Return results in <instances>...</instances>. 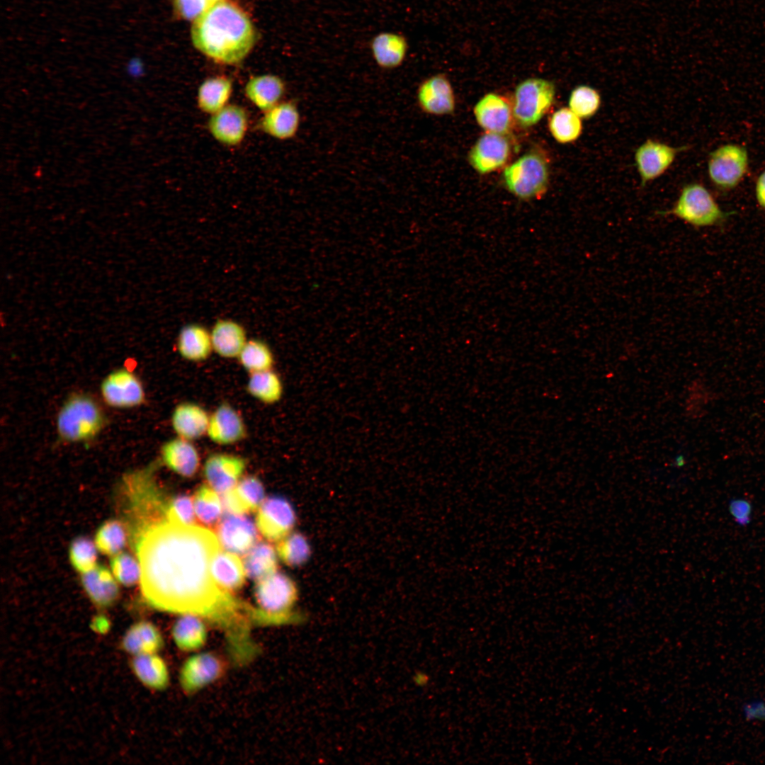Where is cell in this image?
Returning <instances> with one entry per match:
<instances>
[{"label": "cell", "mask_w": 765, "mask_h": 765, "mask_svg": "<svg viewBox=\"0 0 765 765\" xmlns=\"http://www.w3.org/2000/svg\"><path fill=\"white\" fill-rule=\"evenodd\" d=\"M416 99L420 108L426 113L443 115L453 112L455 106L452 86L442 74L433 75L424 80L417 89Z\"/></svg>", "instance_id": "obj_16"}, {"label": "cell", "mask_w": 765, "mask_h": 765, "mask_svg": "<svg viewBox=\"0 0 765 765\" xmlns=\"http://www.w3.org/2000/svg\"><path fill=\"white\" fill-rule=\"evenodd\" d=\"M126 74L132 79H137L142 74V64L137 57L130 58L125 66Z\"/></svg>", "instance_id": "obj_49"}, {"label": "cell", "mask_w": 765, "mask_h": 765, "mask_svg": "<svg viewBox=\"0 0 765 765\" xmlns=\"http://www.w3.org/2000/svg\"><path fill=\"white\" fill-rule=\"evenodd\" d=\"M554 84L541 78H529L516 87L512 101L514 119L522 128L537 124L554 103Z\"/></svg>", "instance_id": "obj_6"}, {"label": "cell", "mask_w": 765, "mask_h": 765, "mask_svg": "<svg viewBox=\"0 0 765 765\" xmlns=\"http://www.w3.org/2000/svg\"><path fill=\"white\" fill-rule=\"evenodd\" d=\"M171 633L176 647L183 652L198 651L208 640L204 620L191 614L181 615L173 625Z\"/></svg>", "instance_id": "obj_31"}, {"label": "cell", "mask_w": 765, "mask_h": 765, "mask_svg": "<svg viewBox=\"0 0 765 765\" xmlns=\"http://www.w3.org/2000/svg\"><path fill=\"white\" fill-rule=\"evenodd\" d=\"M206 434L215 443L232 445L244 439L246 429L238 412L229 403L224 402L210 415Z\"/></svg>", "instance_id": "obj_19"}, {"label": "cell", "mask_w": 765, "mask_h": 765, "mask_svg": "<svg viewBox=\"0 0 765 765\" xmlns=\"http://www.w3.org/2000/svg\"><path fill=\"white\" fill-rule=\"evenodd\" d=\"M110 567L116 580L123 585L132 586L140 581V562L128 553L120 552L113 556Z\"/></svg>", "instance_id": "obj_43"}, {"label": "cell", "mask_w": 765, "mask_h": 765, "mask_svg": "<svg viewBox=\"0 0 765 765\" xmlns=\"http://www.w3.org/2000/svg\"><path fill=\"white\" fill-rule=\"evenodd\" d=\"M116 579L104 566L96 565L82 573L81 583L90 599L97 606L108 607L118 599L119 588Z\"/></svg>", "instance_id": "obj_26"}, {"label": "cell", "mask_w": 765, "mask_h": 765, "mask_svg": "<svg viewBox=\"0 0 765 765\" xmlns=\"http://www.w3.org/2000/svg\"><path fill=\"white\" fill-rule=\"evenodd\" d=\"M676 465L682 467L685 464V458L682 455H679L676 459Z\"/></svg>", "instance_id": "obj_51"}, {"label": "cell", "mask_w": 765, "mask_h": 765, "mask_svg": "<svg viewBox=\"0 0 765 765\" xmlns=\"http://www.w3.org/2000/svg\"><path fill=\"white\" fill-rule=\"evenodd\" d=\"M669 212L697 227L719 225L732 215L723 211L710 191L698 183L686 185Z\"/></svg>", "instance_id": "obj_7"}, {"label": "cell", "mask_w": 765, "mask_h": 765, "mask_svg": "<svg viewBox=\"0 0 765 765\" xmlns=\"http://www.w3.org/2000/svg\"><path fill=\"white\" fill-rule=\"evenodd\" d=\"M568 105L569 108L578 117L587 119L599 110L601 105L600 94L591 86H578L572 91Z\"/></svg>", "instance_id": "obj_41"}, {"label": "cell", "mask_w": 765, "mask_h": 765, "mask_svg": "<svg viewBox=\"0 0 765 765\" xmlns=\"http://www.w3.org/2000/svg\"><path fill=\"white\" fill-rule=\"evenodd\" d=\"M193 506L198 518L208 525L217 521L223 509L221 497L208 484H203L197 489Z\"/></svg>", "instance_id": "obj_39"}, {"label": "cell", "mask_w": 765, "mask_h": 765, "mask_svg": "<svg viewBox=\"0 0 765 765\" xmlns=\"http://www.w3.org/2000/svg\"><path fill=\"white\" fill-rule=\"evenodd\" d=\"M728 511L735 523L742 527L749 525L752 521L753 506L746 498H732L728 502Z\"/></svg>", "instance_id": "obj_47"}, {"label": "cell", "mask_w": 765, "mask_h": 765, "mask_svg": "<svg viewBox=\"0 0 765 765\" xmlns=\"http://www.w3.org/2000/svg\"><path fill=\"white\" fill-rule=\"evenodd\" d=\"M246 467V461L241 456L213 453L205 462L203 474L208 485L222 494L237 485Z\"/></svg>", "instance_id": "obj_14"}, {"label": "cell", "mask_w": 765, "mask_h": 765, "mask_svg": "<svg viewBox=\"0 0 765 765\" xmlns=\"http://www.w3.org/2000/svg\"><path fill=\"white\" fill-rule=\"evenodd\" d=\"M193 501L186 495L169 500L166 509V519L179 525H193L195 522Z\"/></svg>", "instance_id": "obj_44"}, {"label": "cell", "mask_w": 765, "mask_h": 765, "mask_svg": "<svg viewBox=\"0 0 765 765\" xmlns=\"http://www.w3.org/2000/svg\"><path fill=\"white\" fill-rule=\"evenodd\" d=\"M277 554L267 543L255 544L244 559L246 574L257 581L274 573L277 568Z\"/></svg>", "instance_id": "obj_34"}, {"label": "cell", "mask_w": 765, "mask_h": 765, "mask_svg": "<svg viewBox=\"0 0 765 765\" xmlns=\"http://www.w3.org/2000/svg\"><path fill=\"white\" fill-rule=\"evenodd\" d=\"M285 91L286 85L283 79L271 74L251 77L244 87L246 98L263 112L280 103Z\"/></svg>", "instance_id": "obj_25"}, {"label": "cell", "mask_w": 765, "mask_h": 765, "mask_svg": "<svg viewBox=\"0 0 765 765\" xmlns=\"http://www.w3.org/2000/svg\"><path fill=\"white\" fill-rule=\"evenodd\" d=\"M210 415L200 405L183 402L172 412L171 423L177 436L193 441L207 434Z\"/></svg>", "instance_id": "obj_24"}, {"label": "cell", "mask_w": 765, "mask_h": 765, "mask_svg": "<svg viewBox=\"0 0 765 765\" xmlns=\"http://www.w3.org/2000/svg\"><path fill=\"white\" fill-rule=\"evenodd\" d=\"M217 537L226 550L243 555L256 544L258 536L249 518L241 514H229L218 524Z\"/></svg>", "instance_id": "obj_17"}, {"label": "cell", "mask_w": 765, "mask_h": 765, "mask_svg": "<svg viewBox=\"0 0 765 765\" xmlns=\"http://www.w3.org/2000/svg\"><path fill=\"white\" fill-rule=\"evenodd\" d=\"M100 392L103 402L115 409L139 407L145 400L142 381L127 368L116 369L107 375L101 384Z\"/></svg>", "instance_id": "obj_10"}, {"label": "cell", "mask_w": 765, "mask_h": 765, "mask_svg": "<svg viewBox=\"0 0 765 765\" xmlns=\"http://www.w3.org/2000/svg\"><path fill=\"white\" fill-rule=\"evenodd\" d=\"M370 50L375 64L382 69L390 70L403 64L408 52L409 43L402 33L383 31L372 38Z\"/></svg>", "instance_id": "obj_21"}, {"label": "cell", "mask_w": 765, "mask_h": 765, "mask_svg": "<svg viewBox=\"0 0 765 765\" xmlns=\"http://www.w3.org/2000/svg\"><path fill=\"white\" fill-rule=\"evenodd\" d=\"M133 537L142 595L149 606L211 623L224 634L232 657L254 647L251 605L220 588L212 576L211 562L220 550L215 533L164 518L135 526Z\"/></svg>", "instance_id": "obj_1"}, {"label": "cell", "mask_w": 765, "mask_h": 765, "mask_svg": "<svg viewBox=\"0 0 765 765\" xmlns=\"http://www.w3.org/2000/svg\"><path fill=\"white\" fill-rule=\"evenodd\" d=\"M246 390L257 400L271 404L280 400L283 385L278 375L271 369L250 373Z\"/></svg>", "instance_id": "obj_35"}, {"label": "cell", "mask_w": 765, "mask_h": 765, "mask_svg": "<svg viewBox=\"0 0 765 765\" xmlns=\"http://www.w3.org/2000/svg\"><path fill=\"white\" fill-rule=\"evenodd\" d=\"M549 163L541 153L530 152L507 166L502 174L507 191L522 200L541 198L549 184Z\"/></svg>", "instance_id": "obj_5"}, {"label": "cell", "mask_w": 765, "mask_h": 765, "mask_svg": "<svg viewBox=\"0 0 765 765\" xmlns=\"http://www.w3.org/2000/svg\"><path fill=\"white\" fill-rule=\"evenodd\" d=\"M740 711L747 722H765V698L760 696L747 698L741 703Z\"/></svg>", "instance_id": "obj_46"}, {"label": "cell", "mask_w": 765, "mask_h": 765, "mask_svg": "<svg viewBox=\"0 0 765 765\" xmlns=\"http://www.w3.org/2000/svg\"><path fill=\"white\" fill-rule=\"evenodd\" d=\"M254 596L261 625L298 623L302 618L293 611L298 590L285 574L274 572L257 582Z\"/></svg>", "instance_id": "obj_4"}, {"label": "cell", "mask_w": 765, "mask_h": 765, "mask_svg": "<svg viewBox=\"0 0 765 765\" xmlns=\"http://www.w3.org/2000/svg\"><path fill=\"white\" fill-rule=\"evenodd\" d=\"M130 665L137 679L148 688L162 691L169 685L168 667L157 653L135 655Z\"/></svg>", "instance_id": "obj_32"}, {"label": "cell", "mask_w": 765, "mask_h": 765, "mask_svg": "<svg viewBox=\"0 0 765 765\" xmlns=\"http://www.w3.org/2000/svg\"><path fill=\"white\" fill-rule=\"evenodd\" d=\"M106 423V415L95 398L85 393H74L59 409L56 429L62 441L81 443L94 439Z\"/></svg>", "instance_id": "obj_3"}, {"label": "cell", "mask_w": 765, "mask_h": 765, "mask_svg": "<svg viewBox=\"0 0 765 765\" xmlns=\"http://www.w3.org/2000/svg\"><path fill=\"white\" fill-rule=\"evenodd\" d=\"M754 191L757 204L765 210V169L758 176Z\"/></svg>", "instance_id": "obj_48"}, {"label": "cell", "mask_w": 765, "mask_h": 765, "mask_svg": "<svg viewBox=\"0 0 765 765\" xmlns=\"http://www.w3.org/2000/svg\"><path fill=\"white\" fill-rule=\"evenodd\" d=\"M548 127L553 138L561 144L577 140L582 132L581 118L565 107L557 110L551 115Z\"/></svg>", "instance_id": "obj_36"}, {"label": "cell", "mask_w": 765, "mask_h": 765, "mask_svg": "<svg viewBox=\"0 0 765 765\" xmlns=\"http://www.w3.org/2000/svg\"><path fill=\"white\" fill-rule=\"evenodd\" d=\"M511 144L505 135L489 132L481 135L472 147L468 160L479 174H486L502 167L511 154Z\"/></svg>", "instance_id": "obj_12"}, {"label": "cell", "mask_w": 765, "mask_h": 765, "mask_svg": "<svg viewBox=\"0 0 765 765\" xmlns=\"http://www.w3.org/2000/svg\"><path fill=\"white\" fill-rule=\"evenodd\" d=\"M237 358L249 373L271 370L274 363L269 346L259 339L247 341Z\"/></svg>", "instance_id": "obj_37"}, {"label": "cell", "mask_w": 765, "mask_h": 765, "mask_svg": "<svg viewBox=\"0 0 765 765\" xmlns=\"http://www.w3.org/2000/svg\"><path fill=\"white\" fill-rule=\"evenodd\" d=\"M256 523L266 539L278 542L290 533L295 523V514L286 499L271 497L259 506Z\"/></svg>", "instance_id": "obj_11"}, {"label": "cell", "mask_w": 765, "mask_h": 765, "mask_svg": "<svg viewBox=\"0 0 765 765\" xmlns=\"http://www.w3.org/2000/svg\"><path fill=\"white\" fill-rule=\"evenodd\" d=\"M748 169L747 150L738 144H725L709 154V178L715 187L722 191L736 188L747 174Z\"/></svg>", "instance_id": "obj_8"}, {"label": "cell", "mask_w": 765, "mask_h": 765, "mask_svg": "<svg viewBox=\"0 0 765 765\" xmlns=\"http://www.w3.org/2000/svg\"><path fill=\"white\" fill-rule=\"evenodd\" d=\"M249 125L246 110L237 104H227L212 114L208 127L212 136L227 146H237L244 140Z\"/></svg>", "instance_id": "obj_15"}, {"label": "cell", "mask_w": 765, "mask_h": 765, "mask_svg": "<svg viewBox=\"0 0 765 765\" xmlns=\"http://www.w3.org/2000/svg\"><path fill=\"white\" fill-rule=\"evenodd\" d=\"M276 550L281 560L290 566L304 564L310 555L307 539L298 533H290L279 540Z\"/></svg>", "instance_id": "obj_40"}, {"label": "cell", "mask_w": 765, "mask_h": 765, "mask_svg": "<svg viewBox=\"0 0 765 765\" xmlns=\"http://www.w3.org/2000/svg\"><path fill=\"white\" fill-rule=\"evenodd\" d=\"M210 570L217 584L229 592L239 589L244 583V563L235 553L219 550L212 560Z\"/></svg>", "instance_id": "obj_29"}, {"label": "cell", "mask_w": 765, "mask_h": 765, "mask_svg": "<svg viewBox=\"0 0 765 765\" xmlns=\"http://www.w3.org/2000/svg\"><path fill=\"white\" fill-rule=\"evenodd\" d=\"M164 638L159 629L149 621L137 622L126 631L122 648L134 655L157 653L164 647Z\"/></svg>", "instance_id": "obj_28"}, {"label": "cell", "mask_w": 765, "mask_h": 765, "mask_svg": "<svg viewBox=\"0 0 765 765\" xmlns=\"http://www.w3.org/2000/svg\"><path fill=\"white\" fill-rule=\"evenodd\" d=\"M163 463L171 471L185 477L196 475L200 459L196 446L181 437L166 441L160 449Z\"/></svg>", "instance_id": "obj_23"}, {"label": "cell", "mask_w": 765, "mask_h": 765, "mask_svg": "<svg viewBox=\"0 0 765 765\" xmlns=\"http://www.w3.org/2000/svg\"><path fill=\"white\" fill-rule=\"evenodd\" d=\"M109 626L108 619L103 616H98L92 623V628L98 633L107 632Z\"/></svg>", "instance_id": "obj_50"}, {"label": "cell", "mask_w": 765, "mask_h": 765, "mask_svg": "<svg viewBox=\"0 0 765 765\" xmlns=\"http://www.w3.org/2000/svg\"><path fill=\"white\" fill-rule=\"evenodd\" d=\"M213 350L221 357L237 358L246 343L244 328L238 322L229 319H218L210 332Z\"/></svg>", "instance_id": "obj_27"}, {"label": "cell", "mask_w": 765, "mask_h": 765, "mask_svg": "<svg viewBox=\"0 0 765 765\" xmlns=\"http://www.w3.org/2000/svg\"><path fill=\"white\" fill-rule=\"evenodd\" d=\"M688 147H674L653 140H647L635 151V161L641 178V186L663 174L676 156Z\"/></svg>", "instance_id": "obj_13"}, {"label": "cell", "mask_w": 765, "mask_h": 765, "mask_svg": "<svg viewBox=\"0 0 765 765\" xmlns=\"http://www.w3.org/2000/svg\"><path fill=\"white\" fill-rule=\"evenodd\" d=\"M127 540L124 525L118 520H110L103 523L97 531L95 544L103 554L114 556L121 552Z\"/></svg>", "instance_id": "obj_38"}, {"label": "cell", "mask_w": 765, "mask_h": 765, "mask_svg": "<svg viewBox=\"0 0 765 765\" xmlns=\"http://www.w3.org/2000/svg\"><path fill=\"white\" fill-rule=\"evenodd\" d=\"M97 549L96 544L87 538L74 540L69 548V558L74 567L81 573L94 568L97 565Z\"/></svg>", "instance_id": "obj_42"}, {"label": "cell", "mask_w": 765, "mask_h": 765, "mask_svg": "<svg viewBox=\"0 0 765 765\" xmlns=\"http://www.w3.org/2000/svg\"><path fill=\"white\" fill-rule=\"evenodd\" d=\"M177 349L186 360L198 362L207 359L213 350L210 332L198 324L186 325L179 332Z\"/></svg>", "instance_id": "obj_30"}, {"label": "cell", "mask_w": 765, "mask_h": 765, "mask_svg": "<svg viewBox=\"0 0 765 765\" xmlns=\"http://www.w3.org/2000/svg\"><path fill=\"white\" fill-rule=\"evenodd\" d=\"M225 662L212 652L194 654L187 658L179 671L178 681L186 694H193L219 680L226 672Z\"/></svg>", "instance_id": "obj_9"}, {"label": "cell", "mask_w": 765, "mask_h": 765, "mask_svg": "<svg viewBox=\"0 0 765 765\" xmlns=\"http://www.w3.org/2000/svg\"><path fill=\"white\" fill-rule=\"evenodd\" d=\"M260 130L268 135L287 140L294 137L300 128V115L295 101H280L264 112L259 122Z\"/></svg>", "instance_id": "obj_20"}, {"label": "cell", "mask_w": 765, "mask_h": 765, "mask_svg": "<svg viewBox=\"0 0 765 765\" xmlns=\"http://www.w3.org/2000/svg\"><path fill=\"white\" fill-rule=\"evenodd\" d=\"M473 112L478 125L487 132L506 135L511 128V106L497 94H485L475 104Z\"/></svg>", "instance_id": "obj_18"}, {"label": "cell", "mask_w": 765, "mask_h": 765, "mask_svg": "<svg viewBox=\"0 0 765 765\" xmlns=\"http://www.w3.org/2000/svg\"><path fill=\"white\" fill-rule=\"evenodd\" d=\"M233 90L232 80L225 76H215L205 79L197 93L199 109L214 114L227 105Z\"/></svg>", "instance_id": "obj_33"}, {"label": "cell", "mask_w": 765, "mask_h": 765, "mask_svg": "<svg viewBox=\"0 0 765 765\" xmlns=\"http://www.w3.org/2000/svg\"><path fill=\"white\" fill-rule=\"evenodd\" d=\"M194 46L215 62L236 64L252 49L256 33L246 13L235 4L221 0L194 20Z\"/></svg>", "instance_id": "obj_2"}, {"label": "cell", "mask_w": 765, "mask_h": 765, "mask_svg": "<svg viewBox=\"0 0 765 765\" xmlns=\"http://www.w3.org/2000/svg\"><path fill=\"white\" fill-rule=\"evenodd\" d=\"M221 0H173L177 14L186 20H196Z\"/></svg>", "instance_id": "obj_45"}, {"label": "cell", "mask_w": 765, "mask_h": 765, "mask_svg": "<svg viewBox=\"0 0 765 765\" xmlns=\"http://www.w3.org/2000/svg\"><path fill=\"white\" fill-rule=\"evenodd\" d=\"M264 499V486L255 476L240 479L233 489L221 497L223 509L226 512L241 515L259 508Z\"/></svg>", "instance_id": "obj_22"}]
</instances>
